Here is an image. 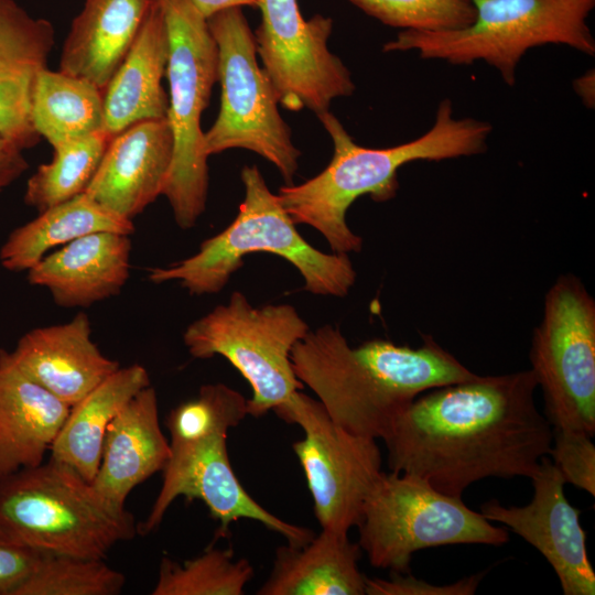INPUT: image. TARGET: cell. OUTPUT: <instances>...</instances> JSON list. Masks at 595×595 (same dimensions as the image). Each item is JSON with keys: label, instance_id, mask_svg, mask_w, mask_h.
I'll use <instances>...</instances> for the list:
<instances>
[{"label": "cell", "instance_id": "5bb4252c", "mask_svg": "<svg viewBox=\"0 0 595 595\" xmlns=\"http://www.w3.org/2000/svg\"><path fill=\"white\" fill-rule=\"evenodd\" d=\"M258 8L257 54L285 109L307 108L320 115L328 111L333 99L353 95L349 69L327 46L331 18L316 14L305 20L298 0H259Z\"/></svg>", "mask_w": 595, "mask_h": 595}, {"label": "cell", "instance_id": "5b68a950", "mask_svg": "<svg viewBox=\"0 0 595 595\" xmlns=\"http://www.w3.org/2000/svg\"><path fill=\"white\" fill-rule=\"evenodd\" d=\"M245 197L239 213L221 232L204 240L193 256L153 268V283L177 281L191 294L217 293L244 263V257L268 252L292 263L313 294L343 298L356 281V271L346 253H324L312 247L273 194L256 165L244 166Z\"/></svg>", "mask_w": 595, "mask_h": 595}, {"label": "cell", "instance_id": "7a4b0ae2", "mask_svg": "<svg viewBox=\"0 0 595 595\" xmlns=\"http://www.w3.org/2000/svg\"><path fill=\"white\" fill-rule=\"evenodd\" d=\"M422 340L416 348L386 339L350 347L339 328L327 324L294 345L291 364L336 424L382 440L416 397L477 376L431 335Z\"/></svg>", "mask_w": 595, "mask_h": 595}, {"label": "cell", "instance_id": "4dcf8cb0", "mask_svg": "<svg viewBox=\"0 0 595 595\" xmlns=\"http://www.w3.org/2000/svg\"><path fill=\"white\" fill-rule=\"evenodd\" d=\"M383 24L413 31H452L473 23V0H349Z\"/></svg>", "mask_w": 595, "mask_h": 595}, {"label": "cell", "instance_id": "cb8c5ba5", "mask_svg": "<svg viewBox=\"0 0 595 595\" xmlns=\"http://www.w3.org/2000/svg\"><path fill=\"white\" fill-rule=\"evenodd\" d=\"M361 549L348 533L322 529L303 545L277 549L269 577L259 595H364L359 567Z\"/></svg>", "mask_w": 595, "mask_h": 595}, {"label": "cell", "instance_id": "ac0fdd59", "mask_svg": "<svg viewBox=\"0 0 595 595\" xmlns=\"http://www.w3.org/2000/svg\"><path fill=\"white\" fill-rule=\"evenodd\" d=\"M129 235L99 231L47 253L28 270L30 284L47 289L56 305L89 307L121 291L130 277Z\"/></svg>", "mask_w": 595, "mask_h": 595}, {"label": "cell", "instance_id": "e0dca14e", "mask_svg": "<svg viewBox=\"0 0 595 595\" xmlns=\"http://www.w3.org/2000/svg\"><path fill=\"white\" fill-rule=\"evenodd\" d=\"M9 355L29 378L71 407L120 367L93 340L84 312L26 332Z\"/></svg>", "mask_w": 595, "mask_h": 595}, {"label": "cell", "instance_id": "ffe728a7", "mask_svg": "<svg viewBox=\"0 0 595 595\" xmlns=\"http://www.w3.org/2000/svg\"><path fill=\"white\" fill-rule=\"evenodd\" d=\"M169 457L170 443L161 430L156 391L150 385L109 424L90 485L110 505L126 508L132 489L162 472Z\"/></svg>", "mask_w": 595, "mask_h": 595}, {"label": "cell", "instance_id": "2e32d148", "mask_svg": "<svg viewBox=\"0 0 595 595\" xmlns=\"http://www.w3.org/2000/svg\"><path fill=\"white\" fill-rule=\"evenodd\" d=\"M173 149L166 118L137 122L112 137L85 192L132 220L162 195Z\"/></svg>", "mask_w": 595, "mask_h": 595}, {"label": "cell", "instance_id": "3957f363", "mask_svg": "<svg viewBox=\"0 0 595 595\" xmlns=\"http://www.w3.org/2000/svg\"><path fill=\"white\" fill-rule=\"evenodd\" d=\"M329 134L334 152L316 176L288 184L278 197L295 224L322 234L335 253L358 252L363 239L346 223V212L360 196L386 202L397 195L398 170L413 161H442L486 152L493 126L475 118L454 117L453 102L440 101L433 126L419 138L386 148L358 145L329 111L317 115Z\"/></svg>", "mask_w": 595, "mask_h": 595}, {"label": "cell", "instance_id": "e575fe53", "mask_svg": "<svg viewBox=\"0 0 595 595\" xmlns=\"http://www.w3.org/2000/svg\"><path fill=\"white\" fill-rule=\"evenodd\" d=\"M23 149L0 132V192L28 169Z\"/></svg>", "mask_w": 595, "mask_h": 595}, {"label": "cell", "instance_id": "ba28073f", "mask_svg": "<svg viewBox=\"0 0 595 595\" xmlns=\"http://www.w3.org/2000/svg\"><path fill=\"white\" fill-rule=\"evenodd\" d=\"M169 34L166 119L174 149L162 191L180 228H192L206 207L208 155L201 118L218 80V50L207 20L188 0H158Z\"/></svg>", "mask_w": 595, "mask_h": 595}, {"label": "cell", "instance_id": "8d00e7d4", "mask_svg": "<svg viewBox=\"0 0 595 595\" xmlns=\"http://www.w3.org/2000/svg\"><path fill=\"white\" fill-rule=\"evenodd\" d=\"M573 88L582 102L589 109L595 105V74L594 69L587 71L573 82Z\"/></svg>", "mask_w": 595, "mask_h": 595}, {"label": "cell", "instance_id": "f546056e", "mask_svg": "<svg viewBox=\"0 0 595 595\" xmlns=\"http://www.w3.org/2000/svg\"><path fill=\"white\" fill-rule=\"evenodd\" d=\"M125 583L104 559L39 552L13 595H117Z\"/></svg>", "mask_w": 595, "mask_h": 595}, {"label": "cell", "instance_id": "603a6c76", "mask_svg": "<svg viewBox=\"0 0 595 595\" xmlns=\"http://www.w3.org/2000/svg\"><path fill=\"white\" fill-rule=\"evenodd\" d=\"M155 0H85L64 41L60 71L106 89Z\"/></svg>", "mask_w": 595, "mask_h": 595}, {"label": "cell", "instance_id": "8fae6325", "mask_svg": "<svg viewBox=\"0 0 595 595\" xmlns=\"http://www.w3.org/2000/svg\"><path fill=\"white\" fill-rule=\"evenodd\" d=\"M207 25L218 50L221 98L219 113L204 133L205 153L250 150L272 163L292 184L301 152L278 110L274 87L258 64L256 37L241 8L215 13Z\"/></svg>", "mask_w": 595, "mask_h": 595}, {"label": "cell", "instance_id": "8992f818", "mask_svg": "<svg viewBox=\"0 0 595 595\" xmlns=\"http://www.w3.org/2000/svg\"><path fill=\"white\" fill-rule=\"evenodd\" d=\"M0 527L37 552L94 559L139 531L130 511L52 458L0 475Z\"/></svg>", "mask_w": 595, "mask_h": 595}, {"label": "cell", "instance_id": "d4e9b609", "mask_svg": "<svg viewBox=\"0 0 595 595\" xmlns=\"http://www.w3.org/2000/svg\"><path fill=\"white\" fill-rule=\"evenodd\" d=\"M148 386L150 377L142 365L119 367L71 407L50 450L51 458L71 467L90 483L99 467L109 424Z\"/></svg>", "mask_w": 595, "mask_h": 595}, {"label": "cell", "instance_id": "f1b7e54d", "mask_svg": "<svg viewBox=\"0 0 595 595\" xmlns=\"http://www.w3.org/2000/svg\"><path fill=\"white\" fill-rule=\"evenodd\" d=\"M253 576L247 559H234L231 549L207 548L177 563L162 558L152 595H241Z\"/></svg>", "mask_w": 595, "mask_h": 595}, {"label": "cell", "instance_id": "484cf974", "mask_svg": "<svg viewBox=\"0 0 595 595\" xmlns=\"http://www.w3.org/2000/svg\"><path fill=\"white\" fill-rule=\"evenodd\" d=\"M99 231L130 236L134 225L83 192L12 230L0 248V263L11 272L28 271L53 248Z\"/></svg>", "mask_w": 595, "mask_h": 595}, {"label": "cell", "instance_id": "4316f807", "mask_svg": "<svg viewBox=\"0 0 595 595\" xmlns=\"http://www.w3.org/2000/svg\"><path fill=\"white\" fill-rule=\"evenodd\" d=\"M31 119L53 148L104 129V91L85 78L45 67L35 80Z\"/></svg>", "mask_w": 595, "mask_h": 595}, {"label": "cell", "instance_id": "52a82bcc", "mask_svg": "<svg viewBox=\"0 0 595 595\" xmlns=\"http://www.w3.org/2000/svg\"><path fill=\"white\" fill-rule=\"evenodd\" d=\"M469 25L452 31L402 30L383 52L416 51L423 60L452 65L483 61L513 86L516 69L527 51L547 44L570 46L595 55L587 18L595 0H473Z\"/></svg>", "mask_w": 595, "mask_h": 595}, {"label": "cell", "instance_id": "4fadbf2b", "mask_svg": "<svg viewBox=\"0 0 595 595\" xmlns=\"http://www.w3.org/2000/svg\"><path fill=\"white\" fill-rule=\"evenodd\" d=\"M273 411L304 433L293 443V451L321 528L348 533L358 524L365 498L382 472L377 440L346 431L318 400L300 390Z\"/></svg>", "mask_w": 595, "mask_h": 595}, {"label": "cell", "instance_id": "30bf717a", "mask_svg": "<svg viewBox=\"0 0 595 595\" xmlns=\"http://www.w3.org/2000/svg\"><path fill=\"white\" fill-rule=\"evenodd\" d=\"M310 331L290 304L253 306L240 292L191 323L183 342L194 358L225 357L249 382L248 415L262 416L286 402L303 383L291 351Z\"/></svg>", "mask_w": 595, "mask_h": 595}, {"label": "cell", "instance_id": "83f0119b", "mask_svg": "<svg viewBox=\"0 0 595 595\" xmlns=\"http://www.w3.org/2000/svg\"><path fill=\"white\" fill-rule=\"evenodd\" d=\"M111 139L100 129L55 147L52 161L39 165L28 180L24 203L40 213L85 192Z\"/></svg>", "mask_w": 595, "mask_h": 595}, {"label": "cell", "instance_id": "44dd1931", "mask_svg": "<svg viewBox=\"0 0 595 595\" xmlns=\"http://www.w3.org/2000/svg\"><path fill=\"white\" fill-rule=\"evenodd\" d=\"M69 410L0 349V475L43 463Z\"/></svg>", "mask_w": 595, "mask_h": 595}, {"label": "cell", "instance_id": "7c38bea8", "mask_svg": "<svg viewBox=\"0 0 595 595\" xmlns=\"http://www.w3.org/2000/svg\"><path fill=\"white\" fill-rule=\"evenodd\" d=\"M529 358L553 429L593 437L595 300L574 274L560 275L545 293Z\"/></svg>", "mask_w": 595, "mask_h": 595}, {"label": "cell", "instance_id": "1f68e13d", "mask_svg": "<svg viewBox=\"0 0 595 595\" xmlns=\"http://www.w3.org/2000/svg\"><path fill=\"white\" fill-rule=\"evenodd\" d=\"M549 456L565 483L595 496V446L592 436L552 428Z\"/></svg>", "mask_w": 595, "mask_h": 595}, {"label": "cell", "instance_id": "836d02e7", "mask_svg": "<svg viewBox=\"0 0 595 595\" xmlns=\"http://www.w3.org/2000/svg\"><path fill=\"white\" fill-rule=\"evenodd\" d=\"M37 553L0 527V595H13L30 573Z\"/></svg>", "mask_w": 595, "mask_h": 595}, {"label": "cell", "instance_id": "d6986e66", "mask_svg": "<svg viewBox=\"0 0 595 595\" xmlns=\"http://www.w3.org/2000/svg\"><path fill=\"white\" fill-rule=\"evenodd\" d=\"M53 45L48 20L32 17L15 0H0V132L23 150L41 138L32 123L31 101Z\"/></svg>", "mask_w": 595, "mask_h": 595}, {"label": "cell", "instance_id": "9c48e42d", "mask_svg": "<svg viewBox=\"0 0 595 595\" xmlns=\"http://www.w3.org/2000/svg\"><path fill=\"white\" fill-rule=\"evenodd\" d=\"M358 544L374 567L410 572L414 552L452 544L499 547L509 541L462 497L450 496L425 479L405 473H383L368 491L358 524Z\"/></svg>", "mask_w": 595, "mask_h": 595}, {"label": "cell", "instance_id": "d6a6232c", "mask_svg": "<svg viewBox=\"0 0 595 595\" xmlns=\"http://www.w3.org/2000/svg\"><path fill=\"white\" fill-rule=\"evenodd\" d=\"M486 573L474 574L447 585H434L414 577L410 572H391L389 580L366 578L368 595H470Z\"/></svg>", "mask_w": 595, "mask_h": 595}, {"label": "cell", "instance_id": "6da1fadb", "mask_svg": "<svg viewBox=\"0 0 595 595\" xmlns=\"http://www.w3.org/2000/svg\"><path fill=\"white\" fill-rule=\"evenodd\" d=\"M531 369L476 376L416 397L382 439L391 472L416 475L462 497L488 477H531L552 445V425L534 403Z\"/></svg>", "mask_w": 595, "mask_h": 595}, {"label": "cell", "instance_id": "277c9868", "mask_svg": "<svg viewBox=\"0 0 595 595\" xmlns=\"http://www.w3.org/2000/svg\"><path fill=\"white\" fill-rule=\"evenodd\" d=\"M247 416L244 405L215 392H201L171 410L166 418L170 457L152 508L139 531L148 534L162 522L177 497L198 499L219 522L218 533L240 519L255 520L283 536L291 545H303L314 536L269 512L245 490L228 456V430Z\"/></svg>", "mask_w": 595, "mask_h": 595}, {"label": "cell", "instance_id": "7402d4cb", "mask_svg": "<svg viewBox=\"0 0 595 595\" xmlns=\"http://www.w3.org/2000/svg\"><path fill=\"white\" fill-rule=\"evenodd\" d=\"M169 34L158 0L151 7L122 63L104 90V129L112 137L144 120L166 118L169 96L162 78Z\"/></svg>", "mask_w": 595, "mask_h": 595}, {"label": "cell", "instance_id": "d590c367", "mask_svg": "<svg viewBox=\"0 0 595 595\" xmlns=\"http://www.w3.org/2000/svg\"><path fill=\"white\" fill-rule=\"evenodd\" d=\"M207 20L209 17L230 8L258 7L259 0H188Z\"/></svg>", "mask_w": 595, "mask_h": 595}, {"label": "cell", "instance_id": "9a60e30c", "mask_svg": "<svg viewBox=\"0 0 595 595\" xmlns=\"http://www.w3.org/2000/svg\"><path fill=\"white\" fill-rule=\"evenodd\" d=\"M531 480L534 493L528 505L506 507L493 499L480 506V513L534 547L553 567L564 595H594L595 572L586 552L581 510L566 499V483L549 456L541 458Z\"/></svg>", "mask_w": 595, "mask_h": 595}]
</instances>
